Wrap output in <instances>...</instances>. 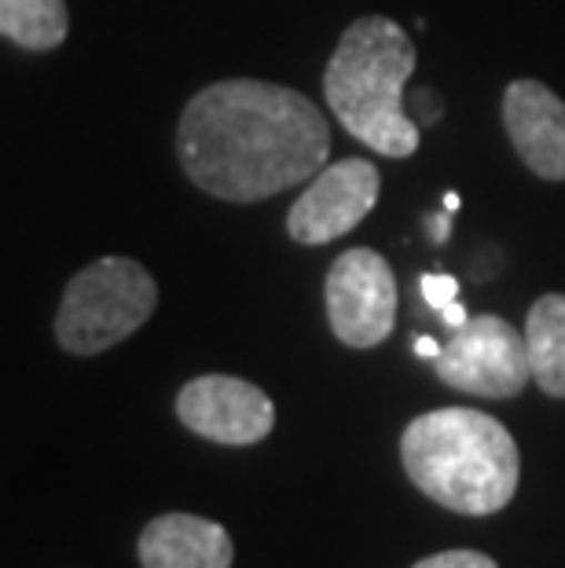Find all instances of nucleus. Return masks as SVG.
Instances as JSON below:
<instances>
[{
  "instance_id": "nucleus-1",
  "label": "nucleus",
  "mask_w": 565,
  "mask_h": 568,
  "mask_svg": "<svg viewBox=\"0 0 565 568\" xmlns=\"http://www.w3.org/2000/svg\"><path fill=\"white\" fill-rule=\"evenodd\" d=\"M176 154L191 184L221 202H264L327 165L331 125L297 89L213 81L180 114Z\"/></svg>"
},
{
  "instance_id": "nucleus-2",
  "label": "nucleus",
  "mask_w": 565,
  "mask_h": 568,
  "mask_svg": "<svg viewBox=\"0 0 565 568\" xmlns=\"http://www.w3.org/2000/svg\"><path fill=\"white\" fill-rule=\"evenodd\" d=\"M401 463L426 499L466 517L500 514L522 480L511 429L474 407H437L407 422Z\"/></svg>"
},
{
  "instance_id": "nucleus-3",
  "label": "nucleus",
  "mask_w": 565,
  "mask_h": 568,
  "mask_svg": "<svg viewBox=\"0 0 565 568\" xmlns=\"http://www.w3.org/2000/svg\"><path fill=\"white\" fill-rule=\"evenodd\" d=\"M415 59L404 27L386 16H364L342 33L323 70V95L339 125L386 159H412L418 151V122L404 106Z\"/></svg>"
},
{
  "instance_id": "nucleus-4",
  "label": "nucleus",
  "mask_w": 565,
  "mask_h": 568,
  "mask_svg": "<svg viewBox=\"0 0 565 568\" xmlns=\"http://www.w3.org/2000/svg\"><path fill=\"white\" fill-rule=\"evenodd\" d=\"M159 308V283L132 257H100L67 283L56 342L70 356H100L140 331Z\"/></svg>"
},
{
  "instance_id": "nucleus-5",
  "label": "nucleus",
  "mask_w": 565,
  "mask_h": 568,
  "mask_svg": "<svg viewBox=\"0 0 565 568\" xmlns=\"http://www.w3.org/2000/svg\"><path fill=\"white\" fill-rule=\"evenodd\" d=\"M444 385L485 400H511L533 382L525 334H518L503 316H474L452 331L448 345L434 359Z\"/></svg>"
},
{
  "instance_id": "nucleus-6",
  "label": "nucleus",
  "mask_w": 565,
  "mask_h": 568,
  "mask_svg": "<svg viewBox=\"0 0 565 568\" xmlns=\"http://www.w3.org/2000/svg\"><path fill=\"white\" fill-rule=\"evenodd\" d=\"M327 320L349 348H375L393 334L396 323V280L382 253L356 246L334 257L327 272Z\"/></svg>"
},
{
  "instance_id": "nucleus-7",
  "label": "nucleus",
  "mask_w": 565,
  "mask_h": 568,
  "mask_svg": "<svg viewBox=\"0 0 565 568\" xmlns=\"http://www.w3.org/2000/svg\"><path fill=\"white\" fill-rule=\"evenodd\" d=\"M379 191L382 176L367 159H339L323 165L286 213V235L302 246H327L353 232L360 221H367Z\"/></svg>"
},
{
  "instance_id": "nucleus-8",
  "label": "nucleus",
  "mask_w": 565,
  "mask_h": 568,
  "mask_svg": "<svg viewBox=\"0 0 565 568\" xmlns=\"http://www.w3.org/2000/svg\"><path fill=\"white\" fill-rule=\"evenodd\" d=\"M176 418L202 440L224 447H250L275 426L269 393L232 374H202L176 393Z\"/></svg>"
},
{
  "instance_id": "nucleus-9",
  "label": "nucleus",
  "mask_w": 565,
  "mask_h": 568,
  "mask_svg": "<svg viewBox=\"0 0 565 568\" xmlns=\"http://www.w3.org/2000/svg\"><path fill=\"white\" fill-rule=\"evenodd\" d=\"M503 129L539 180H565V100L544 81L518 78L503 92Z\"/></svg>"
},
{
  "instance_id": "nucleus-10",
  "label": "nucleus",
  "mask_w": 565,
  "mask_h": 568,
  "mask_svg": "<svg viewBox=\"0 0 565 568\" xmlns=\"http://www.w3.org/2000/svg\"><path fill=\"white\" fill-rule=\"evenodd\" d=\"M143 568H232V536L206 517L162 514L140 531Z\"/></svg>"
},
{
  "instance_id": "nucleus-11",
  "label": "nucleus",
  "mask_w": 565,
  "mask_h": 568,
  "mask_svg": "<svg viewBox=\"0 0 565 568\" xmlns=\"http://www.w3.org/2000/svg\"><path fill=\"white\" fill-rule=\"evenodd\" d=\"M525 348L533 382L555 400H565V294H544L528 308Z\"/></svg>"
},
{
  "instance_id": "nucleus-12",
  "label": "nucleus",
  "mask_w": 565,
  "mask_h": 568,
  "mask_svg": "<svg viewBox=\"0 0 565 568\" xmlns=\"http://www.w3.org/2000/svg\"><path fill=\"white\" fill-rule=\"evenodd\" d=\"M0 33L22 52H52L67 41V0H0Z\"/></svg>"
},
{
  "instance_id": "nucleus-13",
  "label": "nucleus",
  "mask_w": 565,
  "mask_h": 568,
  "mask_svg": "<svg viewBox=\"0 0 565 568\" xmlns=\"http://www.w3.org/2000/svg\"><path fill=\"white\" fill-rule=\"evenodd\" d=\"M418 290H423V301L437 312L441 323L448 326V331H460V326L471 320V316H466V308L460 305V280H455V275L430 272V275L418 280Z\"/></svg>"
},
{
  "instance_id": "nucleus-14",
  "label": "nucleus",
  "mask_w": 565,
  "mask_h": 568,
  "mask_svg": "<svg viewBox=\"0 0 565 568\" xmlns=\"http://www.w3.org/2000/svg\"><path fill=\"white\" fill-rule=\"evenodd\" d=\"M412 568H500L488 554L477 550H444V554H430V558L415 561Z\"/></svg>"
},
{
  "instance_id": "nucleus-15",
  "label": "nucleus",
  "mask_w": 565,
  "mask_h": 568,
  "mask_svg": "<svg viewBox=\"0 0 565 568\" xmlns=\"http://www.w3.org/2000/svg\"><path fill=\"white\" fill-rule=\"evenodd\" d=\"M448 210L444 213H437V216H430V239H434V243L441 246V243H448Z\"/></svg>"
},
{
  "instance_id": "nucleus-16",
  "label": "nucleus",
  "mask_w": 565,
  "mask_h": 568,
  "mask_svg": "<svg viewBox=\"0 0 565 568\" xmlns=\"http://www.w3.org/2000/svg\"><path fill=\"white\" fill-rule=\"evenodd\" d=\"M441 348H444V345H437L434 337H415V353L423 356V359H437V356H441Z\"/></svg>"
},
{
  "instance_id": "nucleus-17",
  "label": "nucleus",
  "mask_w": 565,
  "mask_h": 568,
  "mask_svg": "<svg viewBox=\"0 0 565 568\" xmlns=\"http://www.w3.org/2000/svg\"><path fill=\"white\" fill-rule=\"evenodd\" d=\"M444 210H448V213L460 210V195H455V191H448V195H444Z\"/></svg>"
}]
</instances>
